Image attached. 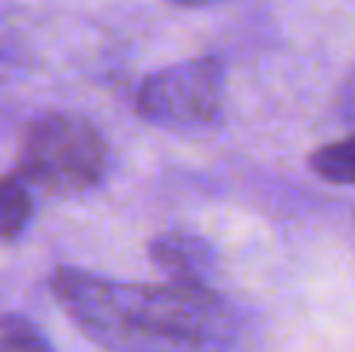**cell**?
Masks as SVG:
<instances>
[{"instance_id": "2", "label": "cell", "mask_w": 355, "mask_h": 352, "mask_svg": "<svg viewBox=\"0 0 355 352\" xmlns=\"http://www.w3.org/2000/svg\"><path fill=\"white\" fill-rule=\"evenodd\" d=\"M112 147L78 112L47 109L31 116L19 134V172L31 187L56 197H81L106 181Z\"/></svg>"}, {"instance_id": "7", "label": "cell", "mask_w": 355, "mask_h": 352, "mask_svg": "<svg viewBox=\"0 0 355 352\" xmlns=\"http://www.w3.org/2000/svg\"><path fill=\"white\" fill-rule=\"evenodd\" d=\"M0 352H56L44 331L19 312L0 315Z\"/></svg>"}, {"instance_id": "4", "label": "cell", "mask_w": 355, "mask_h": 352, "mask_svg": "<svg viewBox=\"0 0 355 352\" xmlns=\"http://www.w3.org/2000/svg\"><path fill=\"white\" fill-rule=\"evenodd\" d=\"M147 256L172 284L209 287L218 268L215 247L190 231H162L147 243Z\"/></svg>"}, {"instance_id": "1", "label": "cell", "mask_w": 355, "mask_h": 352, "mask_svg": "<svg viewBox=\"0 0 355 352\" xmlns=\"http://www.w3.org/2000/svg\"><path fill=\"white\" fill-rule=\"evenodd\" d=\"M60 309L106 352H234L243 315L212 287L125 284L60 265L50 274Z\"/></svg>"}, {"instance_id": "3", "label": "cell", "mask_w": 355, "mask_h": 352, "mask_svg": "<svg viewBox=\"0 0 355 352\" xmlns=\"http://www.w3.org/2000/svg\"><path fill=\"white\" fill-rule=\"evenodd\" d=\"M135 112L166 131H209L225 116V66L196 56L147 75L135 94Z\"/></svg>"}, {"instance_id": "6", "label": "cell", "mask_w": 355, "mask_h": 352, "mask_svg": "<svg viewBox=\"0 0 355 352\" xmlns=\"http://www.w3.org/2000/svg\"><path fill=\"white\" fill-rule=\"evenodd\" d=\"M309 168L327 184L355 187V134L318 147L309 156Z\"/></svg>"}, {"instance_id": "8", "label": "cell", "mask_w": 355, "mask_h": 352, "mask_svg": "<svg viewBox=\"0 0 355 352\" xmlns=\"http://www.w3.org/2000/svg\"><path fill=\"white\" fill-rule=\"evenodd\" d=\"M337 112L343 122L355 125V69L346 75L343 87H340V94H337Z\"/></svg>"}, {"instance_id": "9", "label": "cell", "mask_w": 355, "mask_h": 352, "mask_svg": "<svg viewBox=\"0 0 355 352\" xmlns=\"http://www.w3.org/2000/svg\"><path fill=\"white\" fill-rule=\"evenodd\" d=\"M178 6H206V3H215V0H172Z\"/></svg>"}, {"instance_id": "5", "label": "cell", "mask_w": 355, "mask_h": 352, "mask_svg": "<svg viewBox=\"0 0 355 352\" xmlns=\"http://www.w3.org/2000/svg\"><path fill=\"white\" fill-rule=\"evenodd\" d=\"M35 218V193L22 172L0 175V243H10L25 234Z\"/></svg>"}]
</instances>
